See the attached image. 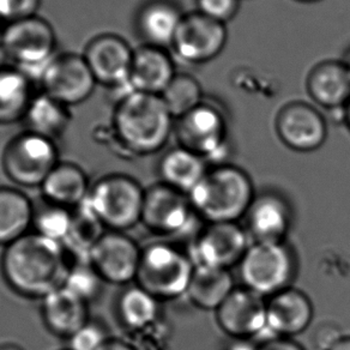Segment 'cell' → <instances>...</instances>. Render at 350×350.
I'll use <instances>...</instances> for the list:
<instances>
[{"label": "cell", "mask_w": 350, "mask_h": 350, "mask_svg": "<svg viewBox=\"0 0 350 350\" xmlns=\"http://www.w3.org/2000/svg\"><path fill=\"white\" fill-rule=\"evenodd\" d=\"M258 350H305V348L293 340V338L273 337L260 342Z\"/></svg>", "instance_id": "8d00e7d4"}, {"label": "cell", "mask_w": 350, "mask_h": 350, "mask_svg": "<svg viewBox=\"0 0 350 350\" xmlns=\"http://www.w3.org/2000/svg\"><path fill=\"white\" fill-rule=\"evenodd\" d=\"M215 314L221 330L233 340H268L267 299L247 288L235 287Z\"/></svg>", "instance_id": "5bb4252c"}, {"label": "cell", "mask_w": 350, "mask_h": 350, "mask_svg": "<svg viewBox=\"0 0 350 350\" xmlns=\"http://www.w3.org/2000/svg\"><path fill=\"white\" fill-rule=\"evenodd\" d=\"M41 318L52 335L68 340L90 321L89 304L62 286L41 300Z\"/></svg>", "instance_id": "7402d4cb"}, {"label": "cell", "mask_w": 350, "mask_h": 350, "mask_svg": "<svg viewBox=\"0 0 350 350\" xmlns=\"http://www.w3.org/2000/svg\"><path fill=\"white\" fill-rule=\"evenodd\" d=\"M241 0H196V11L227 25L240 10Z\"/></svg>", "instance_id": "e575fe53"}, {"label": "cell", "mask_w": 350, "mask_h": 350, "mask_svg": "<svg viewBox=\"0 0 350 350\" xmlns=\"http://www.w3.org/2000/svg\"><path fill=\"white\" fill-rule=\"evenodd\" d=\"M63 350H70V349H68V348H66V349H63Z\"/></svg>", "instance_id": "f6af8a7d"}, {"label": "cell", "mask_w": 350, "mask_h": 350, "mask_svg": "<svg viewBox=\"0 0 350 350\" xmlns=\"http://www.w3.org/2000/svg\"><path fill=\"white\" fill-rule=\"evenodd\" d=\"M161 301L138 284H130L117 300V314L130 331H144L155 324L160 316Z\"/></svg>", "instance_id": "f1b7e54d"}, {"label": "cell", "mask_w": 350, "mask_h": 350, "mask_svg": "<svg viewBox=\"0 0 350 350\" xmlns=\"http://www.w3.org/2000/svg\"><path fill=\"white\" fill-rule=\"evenodd\" d=\"M174 135L179 146L195 151L208 165L227 163L230 151L228 119L216 101L206 100L198 107L175 120Z\"/></svg>", "instance_id": "ba28073f"}, {"label": "cell", "mask_w": 350, "mask_h": 350, "mask_svg": "<svg viewBox=\"0 0 350 350\" xmlns=\"http://www.w3.org/2000/svg\"><path fill=\"white\" fill-rule=\"evenodd\" d=\"M310 297L297 288L289 287L267 299L268 340L293 338L306 331L313 321Z\"/></svg>", "instance_id": "d6986e66"}, {"label": "cell", "mask_w": 350, "mask_h": 350, "mask_svg": "<svg viewBox=\"0 0 350 350\" xmlns=\"http://www.w3.org/2000/svg\"><path fill=\"white\" fill-rule=\"evenodd\" d=\"M195 267L187 251L170 241H155L142 247L136 284L160 301L184 297Z\"/></svg>", "instance_id": "8992f818"}, {"label": "cell", "mask_w": 350, "mask_h": 350, "mask_svg": "<svg viewBox=\"0 0 350 350\" xmlns=\"http://www.w3.org/2000/svg\"><path fill=\"white\" fill-rule=\"evenodd\" d=\"M184 16L172 0H150L137 15V29L146 44L170 51Z\"/></svg>", "instance_id": "603a6c76"}, {"label": "cell", "mask_w": 350, "mask_h": 350, "mask_svg": "<svg viewBox=\"0 0 350 350\" xmlns=\"http://www.w3.org/2000/svg\"><path fill=\"white\" fill-rule=\"evenodd\" d=\"M0 23H1V20H0Z\"/></svg>", "instance_id": "bcb514c9"}, {"label": "cell", "mask_w": 350, "mask_h": 350, "mask_svg": "<svg viewBox=\"0 0 350 350\" xmlns=\"http://www.w3.org/2000/svg\"><path fill=\"white\" fill-rule=\"evenodd\" d=\"M33 83L18 68L0 66V125L23 122L35 96Z\"/></svg>", "instance_id": "4316f807"}, {"label": "cell", "mask_w": 350, "mask_h": 350, "mask_svg": "<svg viewBox=\"0 0 350 350\" xmlns=\"http://www.w3.org/2000/svg\"><path fill=\"white\" fill-rule=\"evenodd\" d=\"M59 162L53 139L29 131L14 137L1 156L3 170L9 180L27 189L41 187Z\"/></svg>", "instance_id": "9c48e42d"}, {"label": "cell", "mask_w": 350, "mask_h": 350, "mask_svg": "<svg viewBox=\"0 0 350 350\" xmlns=\"http://www.w3.org/2000/svg\"><path fill=\"white\" fill-rule=\"evenodd\" d=\"M103 283V278L98 276L90 262H78L68 269L63 286L90 304L100 295Z\"/></svg>", "instance_id": "d6a6232c"}, {"label": "cell", "mask_w": 350, "mask_h": 350, "mask_svg": "<svg viewBox=\"0 0 350 350\" xmlns=\"http://www.w3.org/2000/svg\"><path fill=\"white\" fill-rule=\"evenodd\" d=\"M146 190L132 176L122 173L105 175L92 185L83 205L103 227L126 232L142 222Z\"/></svg>", "instance_id": "277c9868"}, {"label": "cell", "mask_w": 350, "mask_h": 350, "mask_svg": "<svg viewBox=\"0 0 350 350\" xmlns=\"http://www.w3.org/2000/svg\"><path fill=\"white\" fill-rule=\"evenodd\" d=\"M299 3H304V4H313V3H318L321 0H297Z\"/></svg>", "instance_id": "ee69618b"}, {"label": "cell", "mask_w": 350, "mask_h": 350, "mask_svg": "<svg viewBox=\"0 0 350 350\" xmlns=\"http://www.w3.org/2000/svg\"><path fill=\"white\" fill-rule=\"evenodd\" d=\"M107 329L100 321H88L68 340L70 350H103L111 340Z\"/></svg>", "instance_id": "836d02e7"}, {"label": "cell", "mask_w": 350, "mask_h": 350, "mask_svg": "<svg viewBox=\"0 0 350 350\" xmlns=\"http://www.w3.org/2000/svg\"><path fill=\"white\" fill-rule=\"evenodd\" d=\"M187 197L202 221L219 224L238 222L245 217L256 192L245 170L238 165L222 163L210 167Z\"/></svg>", "instance_id": "3957f363"}, {"label": "cell", "mask_w": 350, "mask_h": 350, "mask_svg": "<svg viewBox=\"0 0 350 350\" xmlns=\"http://www.w3.org/2000/svg\"><path fill=\"white\" fill-rule=\"evenodd\" d=\"M327 350H350V336H342Z\"/></svg>", "instance_id": "ab89813d"}, {"label": "cell", "mask_w": 350, "mask_h": 350, "mask_svg": "<svg viewBox=\"0 0 350 350\" xmlns=\"http://www.w3.org/2000/svg\"><path fill=\"white\" fill-rule=\"evenodd\" d=\"M306 89L314 106L343 116L350 100L349 72L342 60H324L308 73Z\"/></svg>", "instance_id": "ffe728a7"}, {"label": "cell", "mask_w": 350, "mask_h": 350, "mask_svg": "<svg viewBox=\"0 0 350 350\" xmlns=\"http://www.w3.org/2000/svg\"><path fill=\"white\" fill-rule=\"evenodd\" d=\"M161 98L175 120L193 111L205 100L200 81L190 73L184 72L175 75Z\"/></svg>", "instance_id": "4dcf8cb0"}, {"label": "cell", "mask_w": 350, "mask_h": 350, "mask_svg": "<svg viewBox=\"0 0 350 350\" xmlns=\"http://www.w3.org/2000/svg\"><path fill=\"white\" fill-rule=\"evenodd\" d=\"M227 41V25L193 11L184 16L170 51L175 62L203 65L217 58Z\"/></svg>", "instance_id": "7c38bea8"}, {"label": "cell", "mask_w": 350, "mask_h": 350, "mask_svg": "<svg viewBox=\"0 0 350 350\" xmlns=\"http://www.w3.org/2000/svg\"><path fill=\"white\" fill-rule=\"evenodd\" d=\"M35 205L23 191L0 186V246L6 247L30 233Z\"/></svg>", "instance_id": "484cf974"}, {"label": "cell", "mask_w": 350, "mask_h": 350, "mask_svg": "<svg viewBox=\"0 0 350 350\" xmlns=\"http://www.w3.org/2000/svg\"><path fill=\"white\" fill-rule=\"evenodd\" d=\"M42 92L66 106L87 101L96 87V79L81 54H57L40 78Z\"/></svg>", "instance_id": "9a60e30c"}, {"label": "cell", "mask_w": 350, "mask_h": 350, "mask_svg": "<svg viewBox=\"0 0 350 350\" xmlns=\"http://www.w3.org/2000/svg\"><path fill=\"white\" fill-rule=\"evenodd\" d=\"M343 64H345V68L348 70V72L350 75V47L345 51V53L343 54V58L340 59Z\"/></svg>", "instance_id": "7bdbcfd3"}, {"label": "cell", "mask_w": 350, "mask_h": 350, "mask_svg": "<svg viewBox=\"0 0 350 350\" xmlns=\"http://www.w3.org/2000/svg\"><path fill=\"white\" fill-rule=\"evenodd\" d=\"M133 52L135 49L120 36L103 34L88 42L83 57L96 82L112 89H132L130 71Z\"/></svg>", "instance_id": "e0dca14e"}, {"label": "cell", "mask_w": 350, "mask_h": 350, "mask_svg": "<svg viewBox=\"0 0 350 350\" xmlns=\"http://www.w3.org/2000/svg\"><path fill=\"white\" fill-rule=\"evenodd\" d=\"M0 51L9 65L40 82L47 65L57 55V36L49 22L39 16L4 25L0 33Z\"/></svg>", "instance_id": "5b68a950"}, {"label": "cell", "mask_w": 350, "mask_h": 350, "mask_svg": "<svg viewBox=\"0 0 350 350\" xmlns=\"http://www.w3.org/2000/svg\"><path fill=\"white\" fill-rule=\"evenodd\" d=\"M0 269L11 291L42 300L63 286L68 262L62 243L30 232L4 247Z\"/></svg>", "instance_id": "6da1fadb"}, {"label": "cell", "mask_w": 350, "mask_h": 350, "mask_svg": "<svg viewBox=\"0 0 350 350\" xmlns=\"http://www.w3.org/2000/svg\"><path fill=\"white\" fill-rule=\"evenodd\" d=\"M70 120L68 106L44 92L35 94L23 119L27 131L53 141L63 135Z\"/></svg>", "instance_id": "f546056e"}, {"label": "cell", "mask_w": 350, "mask_h": 350, "mask_svg": "<svg viewBox=\"0 0 350 350\" xmlns=\"http://www.w3.org/2000/svg\"><path fill=\"white\" fill-rule=\"evenodd\" d=\"M103 350H137L131 343L126 340H120V338H111Z\"/></svg>", "instance_id": "f35d334b"}, {"label": "cell", "mask_w": 350, "mask_h": 350, "mask_svg": "<svg viewBox=\"0 0 350 350\" xmlns=\"http://www.w3.org/2000/svg\"><path fill=\"white\" fill-rule=\"evenodd\" d=\"M44 206H35L33 232L62 243L72 230L73 210L52 204L44 200Z\"/></svg>", "instance_id": "1f68e13d"}, {"label": "cell", "mask_w": 350, "mask_h": 350, "mask_svg": "<svg viewBox=\"0 0 350 350\" xmlns=\"http://www.w3.org/2000/svg\"><path fill=\"white\" fill-rule=\"evenodd\" d=\"M40 189L46 202L75 210L87 200L92 185L79 165L59 162Z\"/></svg>", "instance_id": "cb8c5ba5"}, {"label": "cell", "mask_w": 350, "mask_h": 350, "mask_svg": "<svg viewBox=\"0 0 350 350\" xmlns=\"http://www.w3.org/2000/svg\"><path fill=\"white\" fill-rule=\"evenodd\" d=\"M176 73L170 49L144 44L133 52L130 85L135 92L161 95Z\"/></svg>", "instance_id": "44dd1931"}, {"label": "cell", "mask_w": 350, "mask_h": 350, "mask_svg": "<svg viewBox=\"0 0 350 350\" xmlns=\"http://www.w3.org/2000/svg\"><path fill=\"white\" fill-rule=\"evenodd\" d=\"M113 130L119 144L132 155H152L174 135L175 118L161 95L131 92L117 101Z\"/></svg>", "instance_id": "7a4b0ae2"}, {"label": "cell", "mask_w": 350, "mask_h": 350, "mask_svg": "<svg viewBox=\"0 0 350 350\" xmlns=\"http://www.w3.org/2000/svg\"><path fill=\"white\" fill-rule=\"evenodd\" d=\"M259 343L253 340H233L224 350H258Z\"/></svg>", "instance_id": "74e56055"}, {"label": "cell", "mask_w": 350, "mask_h": 350, "mask_svg": "<svg viewBox=\"0 0 350 350\" xmlns=\"http://www.w3.org/2000/svg\"><path fill=\"white\" fill-rule=\"evenodd\" d=\"M275 129L280 141L291 150L312 152L321 149L327 138V120L317 106L293 101L278 111Z\"/></svg>", "instance_id": "2e32d148"}, {"label": "cell", "mask_w": 350, "mask_h": 350, "mask_svg": "<svg viewBox=\"0 0 350 350\" xmlns=\"http://www.w3.org/2000/svg\"><path fill=\"white\" fill-rule=\"evenodd\" d=\"M250 235L238 222L206 224L191 239L187 254L195 268L230 270L250 247Z\"/></svg>", "instance_id": "8fae6325"}, {"label": "cell", "mask_w": 350, "mask_h": 350, "mask_svg": "<svg viewBox=\"0 0 350 350\" xmlns=\"http://www.w3.org/2000/svg\"><path fill=\"white\" fill-rule=\"evenodd\" d=\"M235 289L230 270L195 268L186 293L191 304L204 311H216Z\"/></svg>", "instance_id": "83f0119b"}, {"label": "cell", "mask_w": 350, "mask_h": 350, "mask_svg": "<svg viewBox=\"0 0 350 350\" xmlns=\"http://www.w3.org/2000/svg\"><path fill=\"white\" fill-rule=\"evenodd\" d=\"M41 0H0V20L5 23L36 16Z\"/></svg>", "instance_id": "d590c367"}, {"label": "cell", "mask_w": 350, "mask_h": 350, "mask_svg": "<svg viewBox=\"0 0 350 350\" xmlns=\"http://www.w3.org/2000/svg\"><path fill=\"white\" fill-rule=\"evenodd\" d=\"M142 247L124 232L106 230L94 243L89 262L105 283L130 286L136 282Z\"/></svg>", "instance_id": "4fadbf2b"}, {"label": "cell", "mask_w": 350, "mask_h": 350, "mask_svg": "<svg viewBox=\"0 0 350 350\" xmlns=\"http://www.w3.org/2000/svg\"><path fill=\"white\" fill-rule=\"evenodd\" d=\"M0 350H25L20 345H15V343H3L0 345Z\"/></svg>", "instance_id": "b9f144b4"}, {"label": "cell", "mask_w": 350, "mask_h": 350, "mask_svg": "<svg viewBox=\"0 0 350 350\" xmlns=\"http://www.w3.org/2000/svg\"><path fill=\"white\" fill-rule=\"evenodd\" d=\"M245 219L253 243H282L292 228V206L282 195L265 191L256 195Z\"/></svg>", "instance_id": "ac0fdd59"}, {"label": "cell", "mask_w": 350, "mask_h": 350, "mask_svg": "<svg viewBox=\"0 0 350 350\" xmlns=\"http://www.w3.org/2000/svg\"><path fill=\"white\" fill-rule=\"evenodd\" d=\"M243 287L260 297H273L287 288L297 273L292 248L282 243H252L239 262Z\"/></svg>", "instance_id": "52a82bcc"}, {"label": "cell", "mask_w": 350, "mask_h": 350, "mask_svg": "<svg viewBox=\"0 0 350 350\" xmlns=\"http://www.w3.org/2000/svg\"><path fill=\"white\" fill-rule=\"evenodd\" d=\"M209 168L202 156L179 144L165 151L159 162L161 183L185 195L204 178Z\"/></svg>", "instance_id": "d4e9b609"}, {"label": "cell", "mask_w": 350, "mask_h": 350, "mask_svg": "<svg viewBox=\"0 0 350 350\" xmlns=\"http://www.w3.org/2000/svg\"><path fill=\"white\" fill-rule=\"evenodd\" d=\"M343 120H345V125L348 127V130L350 131V100L349 103H347L345 111H343Z\"/></svg>", "instance_id": "60d3db41"}, {"label": "cell", "mask_w": 350, "mask_h": 350, "mask_svg": "<svg viewBox=\"0 0 350 350\" xmlns=\"http://www.w3.org/2000/svg\"><path fill=\"white\" fill-rule=\"evenodd\" d=\"M200 221L185 193L161 181L146 189L141 224L152 233L163 238L192 239L202 228Z\"/></svg>", "instance_id": "30bf717a"}]
</instances>
